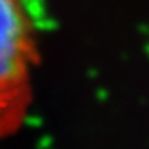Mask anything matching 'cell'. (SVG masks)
Returning a JSON list of instances; mask_svg holds the SVG:
<instances>
[{
  "mask_svg": "<svg viewBox=\"0 0 149 149\" xmlns=\"http://www.w3.org/2000/svg\"><path fill=\"white\" fill-rule=\"evenodd\" d=\"M33 63V31L22 0H0V133L22 113Z\"/></svg>",
  "mask_w": 149,
  "mask_h": 149,
  "instance_id": "cell-1",
  "label": "cell"
}]
</instances>
